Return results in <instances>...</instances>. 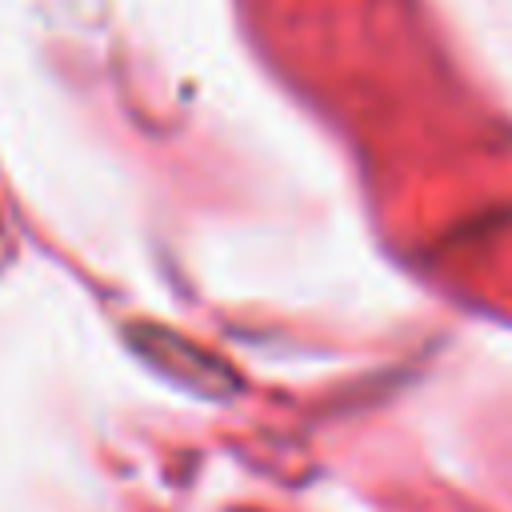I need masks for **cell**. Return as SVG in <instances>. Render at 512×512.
I'll use <instances>...</instances> for the list:
<instances>
[{"label":"cell","mask_w":512,"mask_h":512,"mask_svg":"<svg viewBox=\"0 0 512 512\" xmlns=\"http://www.w3.org/2000/svg\"><path fill=\"white\" fill-rule=\"evenodd\" d=\"M132 340H136V352H140L156 372H164V376H172V380H180V384H188V388L208 392V388L220 380V368H216L200 348L184 344V340L172 336V332L136 328Z\"/></svg>","instance_id":"obj_1"}]
</instances>
